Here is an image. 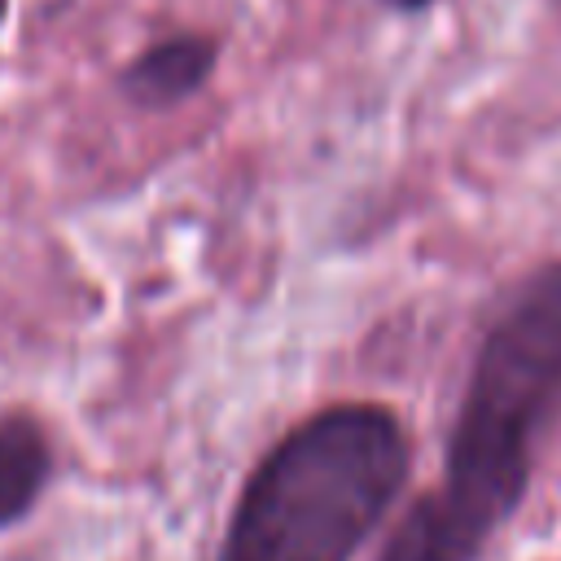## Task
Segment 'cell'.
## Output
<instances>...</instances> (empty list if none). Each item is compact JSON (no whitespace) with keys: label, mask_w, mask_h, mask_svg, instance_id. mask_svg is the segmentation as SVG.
Wrapping results in <instances>:
<instances>
[{"label":"cell","mask_w":561,"mask_h":561,"mask_svg":"<svg viewBox=\"0 0 561 561\" xmlns=\"http://www.w3.org/2000/svg\"><path fill=\"white\" fill-rule=\"evenodd\" d=\"M561 399V267L539 272L482 342L447 478L390 535L381 561H473L513 513L530 443Z\"/></svg>","instance_id":"cell-1"},{"label":"cell","mask_w":561,"mask_h":561,"mask_svg":"<svg viewBox=\"0 0 561 561\" xmlns=\"http://www.w3.org/2000/svg\"><path fill=\"white\" fill-rule=\"evenodd\" d=\"M408 469V443L390 412L342 403L254 469L219 561H351L381 522Z\"/></svg>","instance_id":"cell-2"},{"label":"cell","mask_w":561,"mask_h":561,"mask_svg":"<svg viewBox=\"0 0 561 561\" xmlns=\"http://www.w3.org/2000/svg\"><path fill=\"white\" fill-rule=\"evenodd\" d=\"M210 66H215L210 39H202V35H175V39H162L149 53H140L127 66V75H123V88L140 105H175V101H184L188 92L202 88V79L210 75Z\"/></svg>","instance_id":"cell-3"},{"label":"cell","mask_w":561,"mask_h":561,"mask_svg":"<svg viewBox=\"0 0 561 561\" xmlns=\"http://www.w3.org/2000/svg\"><path fill=\"white\" fill-rule=\"evenodd\" d=\"M48 478V443L35 421H0V526L18 522Z\"/></svg>","instance_id":"cell-4"},{"label":"cell","mask_w":561,"mask_h":561,"mask_svg":"<svg viewBox=\"0 0 561 561\" xmlns=\"http://www.w3.org/2000/svg\"><path fill=\"white\" fill-rule=\"evenodd\" d=\"M390 4H394V9H421L425 0H390Z\"/></svg>","instance_id":"cell-5"},{"label":"cell","mask_w":561,"mask_h":561,"mask_svg":"<svg viewBox=\"0 0 561 561\" xmlns=\"http://www.w3.org/2000/svg\"><path fill=\"white\" fill-rule=\"evenodd\" d=\"M4 4H9V0H0V18H4Z\"/></svg>","instance_id":"cell-6"}]
</instances>
